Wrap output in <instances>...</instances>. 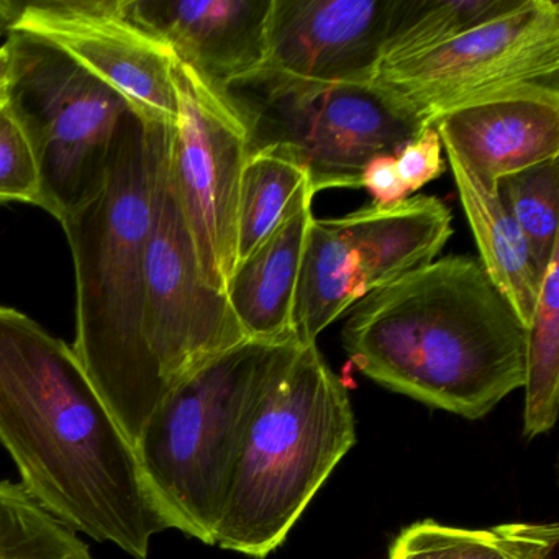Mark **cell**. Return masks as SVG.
Returning a JSON list of instances; mask_svg holds the SVG:
<instances>
[{"mask_svg":"<svg viewBox=\"0 0 559 559\" xmlns=\"http://www.w3.org/2000/svg\"><path fill=\"white\" fill-rule=\"evenodd\" d=\"M0 444L25 492L76 533L135 559L173 530L135 444L83 362L21 310L0 306Z\"/></svg>","mask_w":559,"mask_h":559,"instance_id":"6da1fadb","label":"cell"},{"mask_svg":"<svg viewBox=\"0 0 559 559\" xmlns=\"http://www.w3.org/2000/svg\"><path fill=\"white\" fill-rule=\"evenodd\" d=\"M348 312L353 365L421 404L476 420L525 384L528 329L469 254L408 271Z\"/></svg>","mask_w":559,"mask_h":559,"instance_id":"7a4b0ae2","label":"cell"},{"mask_svg":"<svg viewBox=\"0 0 559 559\" xmlns=\"http://www.w3.org/2000/svg\"><path fill=\"white\" fill-rule=\"evenodd\" d=\"M171 129L127 114L103 191L61 222L76 273L73 349L133 444L162 404L143 313L146 247Z\"/></svg>","mask_w":559,"mask_h":559,"instance_id":"3957f363","label":"cell"},{"mask_svg":"<svg viewBox=\"0 0 559 559\" xmlns=\"http://www.w3.org/2000/svg\"><path fill=\"white\" fill-rule=\"evenodd\" d=\"M355 441L348 389L317 343L297 345L251 415L215 545L251 558L270 556Z\"/></svg>","mask_w":559,"mask_h":559,"instance_id":"277c9868","label":"cell"},{"mask_svg":"<svg viewBox=\"0 0 559 559\" xmlns=\"http://www.w3.org/2000/svg\"><path fill=\"white\" fill-rule=\"evenodd\" d=\"M297 345L247 340L189 376L153 412L135 448L173 530L215 545L251 415Z\"/></svg>","mask_w":559,"mask_h":559,"instance_id":"5b68a950","label":"cell"},{"mask_svg":"<svg viewBox=\"0 0 559 559\" xmlns=\"http://www.w3.org/2000/svg\"><path fill=\"white\" fill-rule=\"evenodd\" d=\"M227 93L250 130L251 152L273 150L299 163L316 194L361 188L372 159L397 156L427 129L374 81L323 84L254 73Z\"/></svg>","mask_w":559,"mask_h":559,"instance_id":"8992f818","label":"cell"},{"mask_svg":"<svg viewBox=\"0 0 559 559\" xmlns=\"http://www.w3.org/2000/svg\"><path fill=\"white\" fill-rule=\"evenodd\" d=\"M5 44L12 51L8 104L34 150L41 209L61 224L103 191L117 132L132 109L45 38L11 31Z\"/></svg>","mask_w":559,"mask_h":559,"instance_id":"52a82bcc","label":"cell"},{"mask_svg":"<svg viewBox=\"0 0 559 559\" xmlns=\"http://www.w3.org/2000/svg\"><path fill=\"white\" fill-rule=\"evenodd\" d=\"M450 207L435 195L366 205L343 217L310 221L293 307L294 340L320 333L366 296L431 263L453 237Z\"/></svg>","mask_w":559,"mask_h":559,"instance_id":"ba28073f","label":"cell"},{"mask_svg":"<svg viewBox=\"0 0 559 559\" xmlns=\"http://www.w3.org/2000/svg\"><path fill=\"white\" fill-rule=\"evenodd\" d=\"M559 4L526 0L519 11L443 47L378 68L374 83L425 127L503 97L559 93Z\"/></svg>","mask_w":559,"mask_h":559,"instance_id":"9c48e42d","label":"cell"},{"mask_svg":"<svg viewBox=\"0 0 559 559\" xmlns=\"http://www.w3.org/2000/svg\"><path fill=\"white\" fill-rule=\"evenodd\" d=\"M178 114L168 168L205 284L225 294L237 266V209L250 130L231 97L175 55Z\"/></svg>","mask_w":559,"mask_h":559,"instance_id":"30bf717a","label":"cell"},{"mask_svg":"<svg viewBox=\"0 0 559 559\" xmlns=\"http://www.w3.org/2000/svg\"><path fill=\"white\" fill-rule=\"evenodd\" d=\"M143 332L162 402L202 366L247 342L227 296L202 277L168 166L146 247Z\"/></svg>","mask_w":559,"mask_h":559,"instance_id":"8fae6325","label":"cell"},{"mask_svg":"<svg viewBox=\"0 0 559 559\" xmlns=\"http://www.w3.org/2000/svg\"><path fill=\"white\" fill-rule=\"evenodd\" d=\"M126 0L19 2L11 31L45 38L126 99L148 122L175 126L171 48L136 24Z\"/></svg>","mask_w":559,"mask_h":559,"instance_id":"7c38bea8","label":"cell"},{"mask_svg":"<svg viewBox=\"0 0 559 559\" xmlns=\"http://www.w3.org/2000/svg\"><path fill=\"white\" fill-rule=\"evenodd\" d=\"M399 2L271 0L257 73L307 83H372Z\"/></svg>","mask_w":559,"mask_h":559,"instance_id":"4fadbf2b","label":"cell"},{"mask_svg":"<svg viewBox=\"0 0 559 559\" xmlns=\"http://www.w3.org/2000/svg\"><path fill=\"white\" fill-rule=\"evenodd\" d=\"M123 8L218 91L263 64L271 0H126Z\"/></svg>","mask_w":559,"mask_h":559,"instance_id":"5bb4252c","label":"cell"},{"mask_svg":"<svg viewBox=\"0 0 559 559\" xmlns=\"http://www.w3.org/2000/svg\"><path fill=\"white\" fill-rule=\"evenodd\" d=\"M435 129L487 191L503 176L559 158V93L503 97L441 117Z\"/></svg>","mask_w":559,"mask_h":559,"instance_id":"9a60e30c","label":"cell"},{"mask_svg":"<svg viewBox=\"0 0 559 559\" xmlns=\"http://www.w3.org/2000/svg\"><path fill=\"white\" fill-rule=\"evenodd\" d=\"M313 195L309 181L294 198L280 227L235 266L225 296L247 340L296 342L294 296L307 228L313 218Z\"/></svg>","mask_w":559,"mask_h":559,"instance_id":"2e32d148","label":"cell"},{"mask_svg":"<svg viewBox=\"0 0 559 559\" xmlns=\"http://www.w3.org/2000/svg\"><path fill=\"white\" fill-rule=\"evenodd\" d=\"M443 150L480 264L528 329L545 274L536 266L522 230L496 192L484 189L451 150Z\"/></svg>","mask_w":559,"mask_h":559,"instance_id":"e0dca14e","label":"cell"},{"mask_svg":"<svg viewBox=\"0 0 559 559\" xmlns=\"http://www.w3.org/2000/svg\"><path fill=\"white\" fill-rule=\"evenodd\" d=\"M556 523H503L489 530L453 528L425 520L395 538L391 559H555Z\"/></svg>","mask_w":559,"mask_h":559,"instance_id":"ac0fdd59","label":"cell"},{"mask_svg":"<svg viewBox=\"0 0 559 559\" xmlns=\"http://www.w3.org/2000/svg\"><path fill=\"white\" fill-rule=\"evenodd\" d=\"M526 0H401L382 48L381 64L397 63L450 44L503 15Z\"/></svg>","mask_w":559,"mask_h":559,"instance_id":"d6986e66","label":"cell"},{"mask_svg":"<svg viewBox=\"0 0 559 559\" xmlns=\"http://www.w3.org/2000/svg\"><path fill=\"white\" fill-rule=\"evenodd\" d=\"M523 389L526 437L548 433L558 418L559 404V250L543 276L528 326Z\"/></svg>","mask_w":559,"mask_h":559,"instance_id":"ffe728a7","label":"cell"},{"mask_svg":"<svg viewBox=\"0 0 559 559\" xmlns=\"http://www.w3.org/2000/svg\"><path fill=\"white\" fill-rule=\"evenodd\" d=\"M309 181L306 169L281 153L266 148L250 153L238 192L237 264L280 227Z\"/></svg>","mask_w":559,"mask_h":559,"instance_id":"44dd1931","label":"cell"},{"mask_svg":"<svg viewBox=\"0 0 559 559\" xmlns=\"http://www.w3.org/2000/svg\"><path fill=\"white\" fill-rule=\"evenodd\" d=\"M0 559H96L70 526L38 506L19 483L0 480Z\"/></svg>","mask_w":559,"mask_h":559,"instance_id":"7402d4cb","label":"cell"},{"mask_svg":"<svg viewBox=\"0 0 559 559\" xmlns=\"http://www.w3.org/2000/svg\"><path fill=\"white\" fill-rule=\"evenodd\" d=\"M496 194L519 225L536 266L545 274L552 254L559 250L558 158L503 176L497 181Z\"/></svg>","mask_w":559,"mask_h":559,"instance_id":"603a6c76","label":"cell"},{"mask_svg":"<svg viewBox=\"0 0 559 559\" xmlns=\"http://www.w3.org/2000/svg\"><path fill=\"white\" fill-rule=\"evenodd\" d=\"M22 202L41 207L34 150L8 103L0 104V205Z\"/></svg>","mask_w":559,"mask_h":559,"instance_id":"cb8c5ba5","label":"cell"},{"mask_svg":"<svg viewBox=\"0 0 559 559\" xmlns=\"http://www.w3.org/2000/svg\"><path fill=\"white\" fill-rule=\"evenodd\" d=\"M441 150L443 145L438 130L435 127H427L421 130L420 135L408 142L397 156H394L395 168L408 194H415L418 189L447 171Z\"/></svg>","mask_w":559,"mask_h":559,"instance_id":"d4e9b609","label":"cell"},{"mask_svg":"<svg viewBox=\"0 0 559 559\" xmlns=\"http://www.w3.org/2000/svg\"><path fill=\"white\" fill-rule=\"evenodd\" d=\"M361 188L371 194L374 204L392 205L411 198L397 168L394 156H379L372 159L361 176Z\"/></svg>","mask_w":559,"mask_h":559,"instance_id":"484cf974","label":"cell"},{"mask_svg":"<svg viewBox=\"0 0 559 559\" xmlns=\"http://www.w3.org/2000/svg\"><path fill=\"white\" fill-rule=\"evenodd\" d=\"M12 81V51L8 44L0 47V104L8 103Z\"/></svg>","mask_w":559,"mask_h":559,"instance_id":"4316f807","label":"cell"},{"mask_svg":"<svg viewBox=\"0 0 559 559\" xmlns=\"http://www.w3.org/2000/svg\"><path fill=\"white\" fill-rule=\"evenodd\" d=\"M17 15V0H0V35L9 34Z\"/></svg>","mask_w":559,"mask_h":559,"instance_id":"83f0119b","label":"cell"}]
</instances>
